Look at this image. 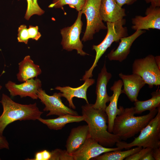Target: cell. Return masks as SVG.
<instances>
[{
	"mask_svg": "<svg viewBox=\"0 0 160 160\" xmlns=\"http://www.w3.org/2000/svg\"><path fill=\"white\" fill-rule=\"evenodd\" d=\"M28 29L30 39L37 41L41 37V34L39 31L37 26H34L30 25Z\"/></svg>",
	"mask_w": 160,
	"mask_h": 160,
	"instance_id": "cell-29",
	"label": "cell"
},
{
	"mask_svg": "<svg viewBox=\"0 0 160 160\" xmlns=\"http://www.w3.org/2000/svg\"><path fill=\"white\" fill-rule=\"evenodd\" d=\"M151 95V98L148 100L142 101L137 100L134 102L135 114H140L147 110L150 111L160 106V89L153 92Z\"/></svg>",
	"mask_w": 160,
	"mask_h": 160,
	"instance_id": "cell-22",
	"label": "cell"
},
{
	"mask_svg": "<svg viewBox=\"0 0 160 160\" xmlns=\"http://www.w3.org/2000/svg\"><path fill=\"white\" fill-rule=\"evenodd\" d=\"M29 39L26 26L25 25H20L18 29L17 39L18 41L27 44Z\"/></svg>",
	"mask_w": 160,
	"mask_h": 160,
	"instance_id": "cell-27",
	"label": "cell"
},
{
	"mask_svg": "<svg viewBox=\"0 0 160 160\" xmlns=\"http://www.w3.org/2000/svg\"><path fill=\"white\" fill-rule=\"evenodd\" d=\"M41 151L42 160H50L51 157V152L46 150Z\"/></svg>",
	"mask_w": 160,
	"mask_h": 160,
	"instance_id": "cell-32",
	"label": "cell"
},
{
	"mask_svg": "<svg viewBox=\"0 0 160 160\" xmlns=\"http://www.w3.org/2000/svg\"><path fill=\"white\" fill-rule=\"evenodd\" d=\"M145 32L143 30H137L131 35L121 38L117 48L115 50L113 49L108 54V59L111 61L116 60L121 62L125 60L130 52L133 43Z\"/></svg>",
	"mask_w": 160,
	"mask_h": 160,
	"instance_id": "cell-16",
	"label": "cell"
},
{
	"mask_svg": "<svg viewBox=\"0 0 160 160\" xmlns=\"http://www.w3.org/2000/svg\"><path fill=\"white\" fill-rule=\"evenodd\" d=\"M33 3L36 5H38L37 0H33Z\"/></svg>",
	"mask_w": 160,
	"mask_h": 160,
	"instance_id": "cell-37",
	"label": "cell"
},
{
	"mask_svg": "<svg viewBox=\"0 0 160 160\" xmlns=\"http://www.w3.org/2000/svg\"><path fill=\"white\" fill-rule=\"evenodd\" d=\"M2 87V86H1V85H0V90L1 89Z\"/></svg>",
	"mask_w": 160,
	"mask_h": 160,
	"instance_id": "cell-38",
	"label": "cell"
},
{
	"mask_svg": "<svg viewBox=\"0 0 160 160\" xmlns=\"http://www.w3.org/2000/svg\"><path fill=\"white\" fill-rule=\"evenodd\" d=\"M152 150L146 153L141 160H155L153 156Z\"/></svg>",
	"mask_w": 160,
	"mask_h": 160,
	"instance_id": "cell-34",
	"label": "cell"
},
{
	"mask_svg": "<svg viewBox=\"0 0 160 160\" xmlns=\"http://www.w3.org/2000/svg\"><path fill=\"white\" fill-rule=\"evenodd\" d=\"M4 149H9V144L6 137L0 135V150Z\"/></svg>",
	"mask_w": 160,
	"mask_h": 160,
	"instance_id": "cell-30",
	"label": "cell"
},
{
	"mask_svg": "<svg viewBox=\"0 0 160 160\" xmlns=\"http://www.w3.org/2000/svg\"><path fill=\"white\" fill-rule=\"evenodd\" d=\"M123 86L122 81L119 80L115 81L110 89L113 91L112 95L110 96V103L107 106L105 112L108 117V131L112 133L114 121L116 116L120 114L121 111V106L119 108L117 107V103L119 97L121 94V88Z\"/></svg>",
	"mask_w": 160,
	"mask_h": 160,
	"instance_id": "cell-15",
	"label": "cell"
},
{
	"mask_svg": "<svg viewBox=\"0 0 160 160\" xmlns=\"http://www.w3.org/2000/svg\"><path fill=\"white\" fill-rule=\"evenodd\" d=\"M117 4L121 7L124 4L130 5L134 4L137 0H115Z\"/></svg>",
	"mask_w": 160,
	"mask_h": 160,
	"instance_id": "cell-31",
	"label": "cell"
},
{
	"mask_svg": "<svg viewBox=\"0 0 160 160\" xmlns=\"http://www.w3.org/2000/svg\"><path fill=\"white\" fill-rule=\"evenodd\" d=\"M90 137L87 125H80L71 130L65 144L66 150L72 154L78 150Z\"/></svg>",
	"mask_w": 160,
	"mask_h": 160,
	"instance_id": "cell-19",
	"label": "cell"
},
{
	"mask_svg": "<svg viewBox=\"0 0 160 160\" xmlns=\"http://www.w3.org/2000/svg\"><path fill=\"white\" fill-rule=\"evenodd\" d=\"M132 72L140 76L150 88L160 85V69L153 55L135 60L132 64Z\"/></svg>",
	"mask_w": 160,
	"mask_h": 160,
	"instance_id": "cell-7",
	"label": "cell"
},
{
	"mask_svg": "<svg viewBox=\"0 0 160 160\" xmlns=\"http://www.w3.org/2000/svg\"><path fill=\"white\" fill-rule=\"evenodd\" d=\"M1 160V158H0V160Z\"/></svg>",
	"mask_w": 160,
	"mask_h": 160,
	"instance_id": "cell-39",
	"label": "cell"
},
{
	"mask_svg": "<svg viewBox=\"0 0 160 160\" xmlns=\"http://www.w3.org/2000/svg\"><path fill=\"white\" fill-rule=\"evenodd\" d=\"M153 156L155 160H160V147L152 149Z\"/></svg>",
	"mask_w": 160,
	"mask_h": 160,
	"instance_id": "cell-33",
	"label": "cell"
},
{
	"mask_svg": "<svg viewBox=\"0 0 160 160\" xmlns=\"http://www.w3.org/2000/svg\"><path fill=\"white\" fill-rule=\"evenodd\" d=\"M143 148L137 147L125 151H111L104 153L101 155L92 159L93 160H123L141 150Z\"/></svg>",
	"mask_w": 160,
	"mask_h": 160,
	"instance_id": "cell-23",
	"label": "cell"
},
{
	"mask_svg": "<svg viewBox=\"0 0 160 160\" xmlns=\"http://www.w3.org/2000/svg\"><path fill=\"white\" fill-rule=\"evenodd\" d=\"M144 17L136 15L132 18V28L135 31L150 29L160 30V7L151 5L146 10Z\"/></svg>",
	"mask_w": 160,
	"mask_h": 160,
	"instance_id": "cell-11",
	"label": "cell"
},
{
	"mask_svg": "<svg viewBox=\"0 0 160 160\" xmlns=\"http://www.w3.org/2000/svg\"><path fill=\"white\" fill-rule=\"evenodd\" d=\"M147 3H151V5L154 7H160V0H144Z\"/></svg>",
	"mask_w": 160,
	"mask_h": 160,
	"instance_id": "cell-35",
	"label": "cell"
},
{
	"mask_svg": "<svg viewBox=\"0 0 160 160\" xmlns=\"http://www.w3.org/2000/svg\"><path fill=\"white\" fill-rule=\"evenodd\" d=\"M121 111L114 120L112 133L121 140H127L135 136L148 124L156 115L158 109L150 111L147 114L136 116L134 107L124 108L121 106Z\"/></svg>",
	"mask_w": 160,
	"mask_h": 160,
	"instance_id": "cell-2",
	"label": "cell"
},
{
	"mask_svg": "<svg viewBox=\"0 0 160 160\" xmlns=\"http://www.w3.org/2000/svg\"><path fill=\"white\" fill-rule=\"evenodd\" d=\"M122 149L118 147L107 148L104 147L89 137L81 147L72 155L74 160H89L105 152Z\"/></svg>",
	"mask_w": 160,
	"mask_h": 160,
	"instance_id": "cell-12",
	"label": "cell"
},
{
	"mask_svg": "<svg viewBox=\"0 0 160 160\" xmlns=\"http://www.w3.org/2000/svg\"><path fill=\"white\" fill-rule=\"evenodd\" d=\"M37 95L38 98L45 106L43 111H49L47 116L52 115L59 116L67 114L79 115L76 111L68 108L63 103L60 92H55L52 95H49L41 88L38 90Z\"/></svg>",
	"mask_w": 160,
	"mask_h": 160,
	"instance_id": "cell-9",
	"label": "cell"
},
{
	"mask_svg": "<svg viewBox=\"0 0 160 160\" xmlns=\"http://www.w3.org/2000/svg\"><path fill=\"white\" fill-rule=\"evenodd\" d=\"M87 0H53L49 8H62L65 5H68L78 12L81 11L85 4Z\"/></svg>",
	"mask_w": 160,
	"mask_h": 160,
	"instance_id": "cell-24",
	"label": "cell"
},
{
	"mask_svg": "<svg viewBox=\"0 0 160 160\" xmlns=\"http://www.w3.org/2000/svg\"><path fill=\"white\" fill-rule=\"evenodd\" d=\"M119 76L122 80L124 86L121 93L126 94L132 102L137 101L140 90L146 84L145 81L140 76L133 73L125 75L121 73Z\"/></svg>",
	"mask_w": 160,
	"mask_h": 160,
	"instance_id": "cell-14",
	"label": "cell"
},
{
	"mask_svg": "<svg viewBox=\"0 0 160 160\" xmlns=\"http://www.w3.org/2000/svg\"><path fill=\"white\" fill-rule=\"evenodd\" d=\"M0 103L3 108L0 116V135H1L6 127L12 123L17 120H38L43 113L39 110L36 103L20 104L4 94H2Z\"/></svg>",
	"mask_w": 160,
	"mask_h": 160,
	"instance_id": "cell-3",
	"label": "cell"
},
{
	"mask_svg": "<svg viewBox=\"0 0 160 160\" xmlns=\"http://www.w3.org/2000/svg\"><path fill=\"white\" fill-rule=\"evenodd\" d=\"M82 14L81 11H79L74 23L70 26L61 29L62 37L61 44L63 49L68 51L75 49L78 54L84 56L89 55L83 50V45L80 39L83 25L81 20Z\"/></svg>",
	"mask_w": 160,
	"mask_h": 160,
	"instance_id": "cell-8",
	"label": "cell"
},
{
	"mask_svg": "<svg viewBox=\"0 0 160 160\" xmlns=\"http://www.w3.org/2000/svg\"><path fill=\"white\" fill-rule=\"evenodd\" d=\"M152 149L150 148H143L139 151L128 156L125 160H141L145 154Z\"/></svg>",
	"mask_w": 160,
	"mask_h": 160,
	"instance_id": "cell-28",
	"label": "cell"
},
{
	"mask_svg": "<svg viewBox=\"0 0 160 160\" xmlns=\"http://www.w3.org/2000/svg\"><path fill=\"white\" fill-rule=\"evenodd\" d=\"M155 116L141 131L139 135L131 142L119 141L117 147L128 150L135 146L152 149L160 147V106Z\"/></svg>",
	"mask_w": 160,
	"mask_h": 160,
	"instance_id": "cell-4",
	"label": "cell"
},
{
	"mask_svg": "<svg viewBox=\"0 0 160 160\" xmlns=\"http://www.w3.org/2000/svg\"><path fill=\"white\" fill-rule=\"evenodd\" d=\"M84 81L83 84L76 88H72L69 86H57L55 88L56 89L59 90L61 92L62 97L66 99L68 103L69 107L73 109H75L76 108L73 101L74 97L83 99L85 100L87 104L89 103L87 98V92L88 88L95 83V80L93 79L89 78Z\"/></svg>",
	"mask_w": 160,
	"mask_h": 160,
	"instance_id": "cell-18",
	"label": "cell"
},
{
	"mask_svg": "<svg viewBox=\"0 0 160 160\" xmlns=\"http://www.w3.org/2000/svg\"><path fill=\"white\" fill-rule=\"evenodd\" d=\"M27 7L24 17L27 20H29L30 17L34 15H41L44 13V11L39 5L35 4L33 0H27Z\"/></svg>",
	"mask_w": 160,
	"mask_h": 160,
	"instance_id": "cell-25",
	"label": "cell"
},
{
	"mask_svg": "<svg viewBox=\"0 0 160 160\" xmlns=\"http://www.w3.org/2000/svg\"><path fill=\"white\" fill-rule=\"evenodd\" d=\"M5 86L12 97L17 95L21 98L29 97L33 100H37L38 98V91L41 88L42 83L40 79L36 78L28 79L20 84L9 81Z\"/></svg>",
	"mask_w": 160,
	"mask_h": 160,
	"instance_id": "cell-10",
	"label": "cell"
},
{
	"mask_svg": "<svg viewBox=\"0 0 160 160\" xmlns=\"http://www.w3.org/2000/svg\"><path fill=\"white\" fill-rule=\"evenodd\" d=\"M156 62L159 68L160 69V56L159 55L155 57Z\"/></svg>",
	"mask_w": 160,
	"mask_h": 160,
	"instance_id": "cell-36",
	"label": "cell"
},
{
	"mask_svg": "<svg viewBox=\"0 0 160 160\" xmlns=\"http://www.w3.org/2000/svg\"><path fill=\"white\" fill-rule=\"evenodd\" d=\"M92 104L81 106L82 115L88 127L90 137L104 147L112 148L121 140L108 131V119L105 111L94 108Z\"/></svg>",
	"mask_w": 160,
	"mask_h": 160,
	"instance_id": "cell-1",
	"label": "cell"
},
{
	"mask_svg": "<svg viewBox=\"0 0 160 160\" xmlns=\"http://www.w3.org/2000/svg\"><path fill=\"white\" fill-rule=\"evenodd\" d=\"M50 160H74L73 155L69 154L66 150L57 148L51 152Z\"/></svg>",
	"mask_w": 160,
	"mask_h": 160,
	"instance_id": "cell-26",
	"label": "cell"
},
{
	"mask_svg": "<svg viewBox=\"0 0 160 160\" xmlns=\"http://www.w3.org/2000/svg\"><path fill=\"white\" fill-rule=\"evenodd\" d=\"M18 65L19 71L17 76L18 80L21 82L37 77L41 73L39 66L34 63L29 55L25 56Z\"/></svg>",
	"mask_w": 160,
	"mask_h": 160,
	"instance_id": "cell-20",
	"label": "cell"
},
{
	"mask_svg": "<svg viewBox=\"0 0 160 160\" xmlns=\"http://www.w3.org/2000/svg\"><path fill=\"white\" fill-rule=\"evenodd\" d=\"M106 23L107 33L105 39L99 44L92 46V49L95 51L96 54L92 65L86 71L88 75L92 74L99 60L113 43L119 42L121 38L128 36L127 28L123 26L126 23L125 19L123 18L114 22Z\"/></svg>",
	"mask_w": 160,
	"mask_h": 160,
	"instance_id": "cell-5",
	"label": "cell"
},
{
	"mask_svg": "<svg viewBox=\"0 0 160 160\" xmlns=\"http://www.w3.org/2000/svg\"><path fill=\"white\" fill-rule=\"evenodd\" d=\"M101 0H87L81 11L87 19V26L81 41L93 39V36L101 30L107 29L101 18L99 8Z\"/></svg>",
	"mask_w": 160,
	"mask_h": 160,
	"instance_id": "cell-6",
	"label": "cell"
},
{
	"mask_svg": "<svg viewBox=\"0 0 160 160\" xmlns=\"http://www.w3.org/2000/svg\"><path fill=\"white\" fill-rule=\"evenodd\" d=\"M112 74L107 71L105 63L100 72L99 73L96 86V99L95 103L92 105L95 108L105 111L107 106L106 104L110 101V96L107 91V86Z\"/></svg>",
	"mask_w": 160,
	"mask_h": 160,
	"instance_id": "cell-13",
	"label": "cell"
},
{
	"mask_svg": "<svg viewBox=\"0 0 160 160\" xmlns=\"http://www.w3.org/2000/svg\"><path fill=\"white\" fill-rule=\"evenodd\" d=\"M99 12L102 20L106 22H114L126 16L125 9L115 0H101Z\"/></svg>",
	"mask_w": 160,
	"mask_h": 160,
	"instance_id": "cell-17",
	"label": "cell"
},
{
	"mask_svg": "<svg viewBox=\"0 0 160 160\" xmlns=\"http://www.w3.org/2000/svg\"><path fill=\"white\" fill-rule=\"evenodd\" d=\"M38 120L46 125L50 129L57 130L62 129L68 124L84 121V118L82 115L75 116L67 114L52 119H45L40 117Z\"/></svg>",
	"mask_w": 160,
	"mask_h": 160,
	"instance_id": "cell-21",
	"label": "cell"
}]
</instances>
